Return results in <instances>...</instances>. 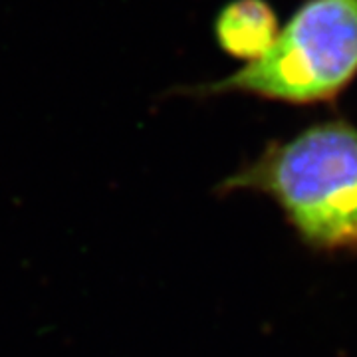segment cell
I'll return each instance as SVG.
<instances>
[{"instance_id":"3","label":"cell","mask_w":357,"mask_h":357,"mask_svg":"<svg viewBox=\"0 0 357 357\" xmlns=\"http://www.w3.org/2000/svg\"><path fill=\"white\" fill-rule=\"evenodd\" d=\"M280 26L268 0H230L215 16L213 30L218 48L244 66L272 48Z\"/></svg>"},{"instance_id":"2","label":"cell","mask_w":357,"mask_h":357,"mask_svg":"<svg viewBox=\"0 0 357 357\" xmlns=\"http://www.w3.org/2000/svg\"><path fill=\"white\" fill-rule=\"evenodd\" d=\"M357 82V0H302L272 48L230 76L178 96H248L290 107L335 105Z\"/></svg>"},{"instance_id":"1","label":"cell","mask_w":357,"mask_h":357,"mask_svg":"<svg viewBox=\"0 0 357 357\" xmlns=\"http://www.w3.org/2000/svg\"><path fill=\"white\" fill-rule=\"evenodd\" d=\"M234 191L272 199L307 248L357 252V126L332 117L268 141L220 183V192Z\"/></svg>"}]
</instances>
